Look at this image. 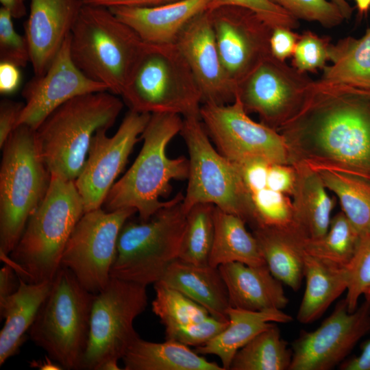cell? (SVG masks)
Masks as SVG:
<instances>
[{"label":"cell","instance_id":"1","mask_svg":"<svg viewBox=\"0 0 370 370\" xmlns=\"http://www.w3.org/2000/svg\"><path fill=\"white\" fill-rule=\"evenodd\" d=\"M291 164L370 181V90L314 81L299 112L278 131Z\"/></svg>","mask_w":370,"mask_h":370},{"label":"cell","instance_id":"2","mask_svg":"<svg viewBox=\"0 0 370 370\" xmlns=\"http://www.w3.org/2000/svg\"><path fill=\"white\" fill-rule=\"evenodd\" d=\"M84 211L74 181L52 176L47 192L32 213L9 256L1 255L29 283L52 281L66 244Z\"/></svg>","mask_w":370,"mask_h":370},{"label":"cell","instance_id":"3","mask_svg":"<svg viewBox=\"0 0 370 370\" xmlns=\"http://www.w3.org/2000/svg\"><path fill=\"white\" fill-rule=\"evenodd\" d=\"M183 125L182 116L153 113L141 135L143 147L136 160L110 190L103 203L105 210L135 208L142 221L149 220L166 205L160 197L170 191L173 180H187L189 160L180 156L171 158L166 147Z\"/></svg>","mask_w":370,"mask_h":370},{"label":"cell","instance_id":"4","mask_svg":"<svg viewBox=\"0 0 370 370\" xmlns=\"http://www.w3.org/2000/svg\"><path fill=\"white\" fill-rule=\"evenodd\" d=\"M123 107V101L103 91L75 97L53 111L35 131L39 154L51 175L75 182L93 135L110 128Z\"/></svg>","mask_w":370,"mask_h":370},{"label":"cell","instance_id":"5","mask_svg":"<svg viewBox=\"0 0 370 370\" xmlns=\"http://www.w3.org/2000/svg\"><path fill=\"white\" fill-rule=\"evenodd\" d=\"M147 44L109 8L83 5L71 33V55L90 79L121 95Z\"/></svg>","mask_w":370,"mask_h":370},{"label":"cell","instance_id":"6","mask_svg":"<svg viewBox=\"0 0 370 370\" xmlns=\"http://www.w3.org/2000/svg\"><path fill=\"white\" fill-rule=\"evenodd\" d=\"M35 131L18 125L1 148L0 255L9 256L15 247L49 186L51 175L39 154Z\"/></svg>","mask_w":370,"mask_h":370},{"label":"cell","instance_id":"7","mask_svg":"<svg viewBox=\"0 0 370 370\" xmlns=\"http://www.w3.org/2000/svg\"><path fill=\"white\" fill-rule=\"evenodd\" d=\"M184 195L178 193L149 220L128 221L117 240L110 277L144 286L160 280L179 257L186 225Z\"/></svg>","mask_w":370,"mask_h":370},{"label":"cell","instance_id":"8","mask_svg":"<svg viewBox=\"0 0 370 370\" xmlns=\"http://www.w3.org/2000/svg\"><path fill=\"white\" fill-rule=\"evenodd\" d=\"M94 296L70 270L60 266L28 331L34 343L63 369H80Z\"/></svg>","mask_w":370,"mask_h":370},{"label":"cell","instance_id":"9","mask_svg":"<svg viewBox=\"0 0 370 370\" xmlns=\"http://www.w3.org/2000/svg\"><path fill=\"white\" fill-rule=\"evenodd\" d=\"M121 97L130 110L184 117L199 116L202 104L199 88L176 44H147Z\"/></svg>","mask_w":370,"mask_h":370},{"label":"cell","instance_id":"10","mask_svg":"<svg viewBox=\"0 0 370 370\" xmlns=\"http://www.w3.org/2000/svg\"><path fill=\"white\" fill-rule=\"evenodd\" d=\"M180 134L189 155L183 199L186 212L197 204L210 203L239 217L251 227L253 205L239 169L212 146L200 117H184Z\"/></svg>","mask_w":370,"mask_h":370},{"label":"cell","instance_id":"11","mask_svg":"<svg viewBox=\"0 0 370 370\" xmlns=\"http://www.w3.org/2000/svg\"><path fill=\"white\" fill-rule=\"evenodd\" d=\"M146 288L110 278L107 286L95 294L88 343L80 369L97 370L107 360L123 358L139 337L134 321L147 306Z\"/></svg>","mask_w":370,"mask_h":370},{"label":"cell","instance_id":"12","mask_svg":"<svg viewBox=\"0 0 370 370\" xmlns=\"http://www.w3.org/2000/svg\"><path fill=\"white\" fill-rule=\"evenodd\" d=\"M136 212L133 208L85 212L66 244L60 266L70 270L88 291L100 292L111 278L119 232Z\"/></svg>","mask_w":370,"mask_h":370},{"label":"cell","instance_id":"13","mask_svg":"<svg viewBox=\"0 0 370 370\" xmlns=\"http://www.w3.org/2000/svg\"><path fill=\"white\" fill-rule=\"evenodd\" d=\"M199 117L218 151L233 163L260 159L291 164L282 136L253 121L237 97L227 104L202 103Z\"/></svg>","mask_w":370,"mask_h":370},{"label":"cell","instance_id":"14","mask_svg":"<svg viewBox=\"0 0 370 370\" xmlns=\"http://www.w3.org/2000/svg\"><path fill=\"white\" fill-rule=\"evenodd\" d=\"M307 73L271 55L236 84V95L247 112L276 131L304 106L314 84Z\"/></svg>","mask_w":370,"mask_h":370},{"label":"cell","instance_id":"15","mask_svg":"<svg viewBox=\"0 0 370 370\" xmlns=\"http://www.w3.org/2000/svg\"><path fill=\"white\" fill-rule=\"evenodd\" d=\"M150 116L151 114L130 110L112 136L106 134L107 128L95 133L82 170L75 180L85 212L101 208Z\"/></svg>","mask_w":370,"mask_h":370},{"label":"cell","instance_id":"16","mask_svg":"<svg viewBox=\"0 0 370 370\" xmlns=\"http://www.w3.org/2000/svg\"><path fill=\"white\" fill-rule=\"evenodd\" d=\"M370 332V299L349 312L345 299L312 332L301 331L292 347L289 370H329L343 361Z\"/></svg>","mask_w":370,"mask_h":370},{"label":"cell","instance_id":"17","mask_svg":"<svg viewBox=\"0 0 370 370\" xmlns=\"http://www.w3.org/2000/svg\"><path fill=\"white\" fill-rule=\"evenodd\" d=\"M223 67L235 84L269 56L271 27L254 12L239 6L209 10Z\"/></svg>","mask_w":370,"mask_h":370},{"label":"cell","instance_id":"18","mask_svg":"<svg viewBox=\"0 0 370 370\" xmlns=\"http://www.w3.org/2000/svg\"><path fill=\"white\" fill-rule=\"evenodd\" d=\"M108 91V87L88 77L71 55V34L65 39L46 72L24 86L23 108L16 127L25 125L36 130L45 119L66 101L82 95Z\"/></svg>","mask_w":370,"mask_h":370},{"label":"cell","instance_id":"19","mask_svg":"<svg viewBox=\"0 0 370 370\" xmlns=\"http://www.w3.org/2000/svg\"><path fill=\"white\" fill-rule=\"evenodd\" d=\"M175 44L199 88L202 103L227 104L234 101L236 85L222 64L209 10L196 16Z\"/></svg>","mask_w":370,"mask_h":370},{"label":"cell","instance_id":"20","mask_svg":"<svg viewBox=\"0 0 370 370\" xmlns=\"http://www.w3.org/2000/svg\"><path fill=\"white\" fill-rule=\"evenodd\" d=\"M82 6L81 0H31L24 36L34 75L46 72L71 34Z\"/></svg>","mask_w":370,"mask_h":370},{"label":"cell","instance_id":"21","mask_svg":"<svg viewBox=\"0 0 370 370\" xmlns=\"http://www.w3.org/2000/svg\"><path fill=\"white\" fill-rule=\"evenodd\" d=\"M212 0H179L151 7H114L110 11L149 45L175 44L185 27L209 10Z\"/></svg>","mask_w":370,"mask_h":370},{"label":"cell","instance_id":"22","mask_svg":"<svg viewBox=\"0 0 370 370\" xmlns=\"http://www.w3.org/2000/svg\"><path fill=\"white\" fill-rule=\"evenodd\" d=\"M225 283L230 305L252 311L285 308L288 303L282 282L266 264L251 266L238 262L219 267Z\"/></svg>","mask_w":370,"mask_h":370},{"label":"cell","instance_id":"23","mask_svg":"<svg viewBox=\"0 0 370 370\" xmlns=\"http://www.w3.org/2000/svg\"><path fill=\"white\" fill-rule=\"evenodd\" d=\"M292 165L296 175L291 195L294 225L306 240L319 239L329 229L336 199L317 170L304 163Z\"/></svg>","mask_w":370,"mask_h":370},{"label":"cell","instance_id":"24","mask_svg":"<svg viewBox=\"0 0 370 370\" xmlns=\"http://www.w3.org/2000/svg\"><path fill=\"white\" fill-rule=\"evenodd\" d=\"M159 281L202 306L213 317L228 321L229 295L219 267L195 265L177 258Z\"/></svg>","mask_w":370,"mask_h":370},{"label":"cell","instance_id":"25","mask_svg":"<svg viewBox=\"0 0 370 370\" xmlns=\"http://www.w3.org/2000/svg\"><path fill=\"white\" fill-rule=\"evenodd\" d=\"M18 279L16 290L0 302L1 317L5 319L0 332L1 366L18 353L52 282L29 283Z\"/></svg>","mask_w":370,"mask_h":370},{"label":"cell","instance_id":"26","mask_svg":"<svg viewBox=\"0 0 370 370\" xmlns=\"http://www.w3.org/2000/svg\"><path fill=\"white\" fill-rule=\"evenodd\" d=\"M252 233L272 275L298 291L304 278L306 238L295 227H257Z\"/></svg>","mask_w":370,"mask_h":370},{"label":"cell","instance_id":"27","mask_svg":"<svg viewBox=\"0 0 370 370\" xmlns=\"http://www.w3.org/2000/svg\"><path fill=\"white\" fill-rule=\"evenodd\" d=\"M225 328L207 343L197 347L200 355L218 356L224 370H229L237 352L273 323H289L293 317L280 309L252 311L230 306Z\"/></svg>","mask_w":370,"mask_h":370},{"label":"cell","instance_id":"28","mask_svg":"<svg viewBox=\"0 0 370 370\" xmlns=\"http://www.w3.org/2000/svg\"><path fill=\"white\" fill-rule=\"evenodd\" d=\"M121 360L125 370H224L181 343H154L140 336Z\"/></svg>","mask_w":370,"mask_h":370},{"label":"cell","instance_id":"29","mask_svg":"<svg viewBox=\"0 0 370 370\" xmlns=\"http://www.w3.org/2000/svg\"><path fill=\"white\" fill-rule=\"evenodd\" d=\"M306 289L297 319L308 324L318 319L347 290L345 267L305 254Z\"/></svg>","mask_w":370,"mask_h":370},{"label":"cell","instance_id":"30","mask_svg":"<svg viewBox=\"0 0 370 370\" xmlns=\"http://www.w3.org/2000/svg\"><path fill=\"white\" fill-rule=\"evenodd\" d=\"M214 234L208 264L213 267L232 262L251 266L266 264L258 242L239 217L215 206Z\"/></svg>","mask_w":370,"mask_h":370},{"label":"cell","instance_id":"31","mask_svg":"<svg viewBox=\"0 0 370 370\" xmlns=\"http://www.w3.org/2000/svg\"><path fill=\"white\" fill-rule=\"evenodd\" d=\"M332 62L319 81L370 90V27L360 38L347 36L329 47Z\"/></svg>","mask_w":370,"mask_h":370},{"label":"cell","instance_id":"32","mask_svg":"<svg viewBox=\"0 0 370 370\" xmlns=\"http://www.w3.org/2000/svg\"><path fill=\"white\" fill-rule=\"evenodd\" d=\"M315 170L327 189L338 198L341 211L361 236L369 234L370 181L338 170L326 168Z\"/></svg>","mask_w":370,"mask_h":370},{"label":"cell","instance_id":"33","mask_svg":"<svg viewBox=\"0 0 370 370\" xmlns=\"http://www.w3.org/2000/svg\"><path fill=\"white\" fill-rule=\"evenodd\" d=\"M292 356V349L273 323L237 352L230 369L289 370Z\"/></svg>","mask_w":370,"mask_h":370},{"label":"cell","instance_id":"34","mask_svg":"<svg viewBox=\"0 0 370 370\" xmlns=\"http://www.w3.org/2000/svg\"><path fill=\"white\" fill-rule=\"evenodd\" d=\"M361 235L343 211L332 217L326 234L317 240H305L306 254L345 267L354 256Z\"/></svg>","mask_w":370,"mask_h":370},{"label":"cell","instance_id":"35","mask_svg":"<svg viewBox=\"0 0 370 370\" xmlns=\"http://www.w3.org/2000/svg\"><path fill=\"white\" fill-rule=\"evenodd\" d=\"M215 206L199 203L186 213V225L178 258L195 265H207L214 234Z\"/></svg>","mask_w":370,"mask_h":370},{"label":"cell","instance_id":"36","mask_svg":"<svg viewBox=\"0 0 370 370\" xmlns=\"http://www.w3.org/2000/svg\"><path fill=\"white\" fill-rule=\"evenodd\" d=\"M152 310L164 327L195 323L211 316L209 312L179 291L158 281Z\"/></svg>","mask_w":370,"mask_h":370},{"label":"cell","instance_id":"37","mask_svg":"<svg viewBox=\"0 0 370 370\" xmlns=\"http://www.w3.org/2000/svg\"><path fill=\"white\" fill-rule=\"evenodd\" d=\"M250 195L254 217L251 230L257 227L296 228L291 197L267 186Z\"/></svg>","mask_w":370,"mask_h":370},{"label":"cell","instance_id":"38","mask_svg":"<svg viewBox=\"0 0 370 370\" xmlns=\"http://www.w3.org/2000/svg\"><path fill=\"white\" fill-rule=\"evenodd\" d=\"M345 270L347 286L345 299L348 311L353 312L358 308L360 297L370 291V234L361 237Z\"/></svg>","mask_w":370,"mask_h":370},{"label":"cell","instance_id":"39","mask_svg":"<svg viewBox=\"0 0 370 370\" xmlns=\"http://www.w3.org/2000/svg\"><path fill=\"white\" fill-rule=\"evenodd\" d=\"M297 20L314 21L326 28L339 25L345 19L338 7L328 0H268Z\"/></svg>","mask_w":370,"mask_h":370},{"label":"cell","instance_id":"40","mask_svg":"<svg viewBox=\"0 0 370 370\" xmlns=\"http://www.w3.org/2000/svg\"><path fill=\"white\" fill-rule=\"evenodd\" d=\"M330 42L328 38L320 36L311 31L299 35L292 56V66L307 73L316 72L326 66Z\"/></svg>","mask_w":370,"mask_h":370},{"label":"cell","instance_id":"41","mask_svg":"<svg viewBox=\"0 0 370 370\" xmlns=\"http://www.w3.org/2000/svg\"><path fill=\"white\" fill-rule=\"evenodd\" d=\"M10 13L0 8V62L25 67L30 62L29 46L25 36L18 34Z\"/></svg>","mask_w":370,"mask_h":370},{"label":"cell","instance_id":"42","mask_svg":"<svg viewBox=\"0 0 370 370\" xmlns=\"http://www.w3.org/2000/svg\"><path fill=\"white\" fill-rule=\"evenodd\" d=\"M212 316L193 323L165 328L166 340L175 341L187 346L199 347L214 338L227 326Z\"/></svg>","mask_w":370,"mask_h":370},{"label":"cell","instance_id":"43","mask_svg":"<svg viewBox=\"0 0 370 370\" xmlns=\"http://www.w3.org/2000/svg\"><path fill=\"white\" fill-rule=\"evenodd\" d=\"M239 6L254 12L271 28L284 27L295 29L299 21L268 0H212L209 10L222 6Z\"/></svg>","mask_w":370,"mask_h":370},{"label":"cell","instance_id":"44","mask_svg":"<svg viewBox=\"0 0 370 370\" xmlns=\"http://www.w3.org/2000/svg\"><path fill=\"white\" fill-rule=\"evenodd\" d=\"M293 30L284 27L271 28L269 49L273 57L281 61L292 57L299 37Z\"/></svg>","mask_w":370,"mask_h":370},{"label":"cell","instance_id":"45","mask_svg":"<svg viewBox=\"0 0 370 370\" xmlns=\"http://www.w3.org/2000/svg\"><path fill=\"white\" fill-rule=\"evenodd\" d=\"M269 164L270 163L268 162L260 159L251 160L236 164L250 194L267 187Z\"/></svg>","mask_w":370,"mask_h":370},{"label":"cell","instance_id":"46","mask_svg":"<svg viewBox=\"0 0 370 370\" xmlns=\"http://www.w3.org/2000/svg\"><path fill=\"white\" fill-rule=\"evenodd\" d=\"M295 170L292 164H270L267 186L291 197L295 183Z\"/></svg>","mask_w":370,"mask_h":370},{"label":"cell","instance_id":"47","mask_svg":"<svg viewBox=\"0 0 370 370\" xmlns=\"http://www.w3.org/2000/svg\"><path fill=\"white\" fill-rule=\"evenodd\" d=\"M24 103L3 99L0 102V148L16 125Z\"/></svg>","mask_w":370,"mask_h":370},{"label":"cell","instance_id":"48","mask_svg":"<svg viewBox=\"0 0 370 370\" xmlns=\"http://www.w3.org/2000/svg\"><path fill=\"white\" fill-rule=\"evenodd\" d=\"M21 80L20 67L8 62H0V92L10 95L19 87Z\"/></svg>","mask_w":370,"mask_h":370},{"label":"cell","instance_id":"49","mask_svg":"<svg viewBox=\"0 0 370 370\" xmlns=\"http://www.w3.org/2000/svg\"><path fill=\"white\" fill-rule=\"evenodd\" d=\"M179 0H81L83 5L114 7H151Z\"/></svg>","mask_w":370,"mask_h":370},{"label":"cell","instance_id":"50","mask_svg":"<svg viewBox=\"0 0 370 370\" xmlns=\"http://www.w3.org/2000/svg\"><path fill=\"white\" fill-rule=\"evenodd\" d=\"M16 275L13 267L6 262L0 269V302L4 301L17 288Z\"/></svg>","mask_w":370,"mask_h":370},{"label":"cell","instance_id":"51","mask_svg":"<svg viewBox=\"0 0 370 370\" xmlns=\"http://www.w3.org/2000/svg\"><path fill=\"white\" fill-rule=\"evenodd\" d=\"M339 367L342 370H370V341L363 345L360 355L343 362Z\"/></svg>","mask_w":370,"mask_h":370},{"label":"cell","instance_id":"52","mask_svg":"<svg viewBox=\"0 0 370 370\" xmlns=\"http://www.w3.org/2000/svg\"><path fill=\"white\" fill-rule=\"evenodd\" d=\"M1 7L7 10L13 18L19 19L27 14L25 0H0Z\"/></svg>","mask_w":370,"mask_h":370},{"label":"cell","instance_id":"53","mask_svg":"<svg viewBox=\"0 0 370 370\" xmlns=\"http://www.w3.org/2000/svg\"><path fill=\"white\" fill-rule=\"evenodd\" d=\"M31 367H36L42 370H59L63 368L49 356H46L44 360H33L30 362Z\"/></svg>","mask_w":370,"mask_h":370},{"label":"cell","instance_id":"54","mask_svg":"<svg viewBox=\"0 0 370 370\" xmlns=\"http://www.w3.org/2000/svg\"><path fill=\"white\" fill-rule=\"evenodd\" d=\"M334 3L341 11L345 20L350 19L352 13L353 8L348 3L347 0H330Z\"/></svg>","mask_w":370,"mask_h":370},{"label":"cell","instance_id":"55","mask_svg":"<svg viewBox=\"0 0 370 370\" xmlns=\"http://www.w3.org/2000/svg\"><path fill=\"white\" fill-rule=\"evenodd\" d=\"M360 14H366L370 9V0H354Z\"/></svg>","mask_w":370,"mask_h":370},{"label":"cell","instance_id":"56","mask_svg":"<svg viewBox=\"0 0 370 370\" xmlns=\"http://www.w3.org/2000/svg\"><path fill=\"white\" fill-rule=\"evenodd\" d=\"M121 369L118 365V361L107 360L100 365L97 370H118Z\"/></svg>","mask_w":370,"mask_h":370},{"label":"cell","instance_id":"57","mask_svg":"<svg viewBox=\"0 0 370 370\" xmlns=\"http://www.w3.org/2000/svg\"><path fill=\"white\" fill-rule=\"evenodd\" d=\"M365 299H370V291L367 292L365 295Z\"/></svg>","mask_w":370,"mask_h":370}]
</instances>
